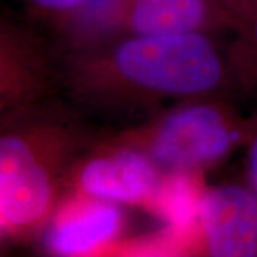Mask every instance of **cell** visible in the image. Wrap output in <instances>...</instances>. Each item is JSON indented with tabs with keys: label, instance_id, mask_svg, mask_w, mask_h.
<instances>
[{
	"label": "cell",
	"instance_id": "8",
	"mask_svg": "<svg viewBox=\"0 0 257 257\" xmlns=\"http://www.w3.org/2000/svg\"><path fill=\"white\" fill-rule=\"evenodd\" d=\"M117 32L182 35L229 32V15L220 0H114Z\"/></svg>",
	"mask_w": 257,
	"mask_h": 257
},
{
	"label": "cell",
	"instance_id": "6",
	"mask_svg": "<svg viewBox=\"0 0 257 257\" xmlns=\"http://www.w3.org/2000/svg\"><path fill=\"white\" fill-rule=\"evenodd\" d=\"M175 254L257 257V200L247 184L206 186L193 226L176 233Z\"/></svg>",
	"mask_w": 257,
	"mask_h": 257
},
{
	"label": "cell",
	"instance_id": "7",
	"mask_svg": "<svg viewBox=\"0 0 257 257\" xmlns=\"http://www.w3.org/2000/svg\"><path fill=\"white\" fill-rule=\"evenodd\" d=\"M123 229L120 204L69 193L40 236L49 254L99 256L114 253Z\"/></svg>",
	"mask_w": 257,
	"mask_h": 257
},
{
	"label": "cell",
	"instance_id": "5",
	"mask_svg": "<svg viewBox=\"0 0 257 257\" xmlns=\"http://www.w3.org/2000/svg\"><path fill=\"white\" fill-rule=\"evenodd\" d=\"M59 47L46 29L20 13L0 12V119L59 92Z\"/></svg>",
	"mask_w": 257,
	"mask_h": 257
},
{
	"label": "cell",
	"instance_id": "9",
	"mask_svg": "<svg viewBox=\"0 0 257 257\" xmlns=\"http://www.w3.org/2000/svg\"><path fill=\"white\" fill-rule=\"evenodd\" d=\"M229 15L230 66L239 92L257 94V0H220Z\"/></svg>",
	"mask_w": 257,
	"mask_h": 257
},
{
	"label": "cell",
	"instance_id": "10",
	"mask_svg": "<svg viewBox=\"0 0 257 257\" xmlns=\"http://www.w3.org/2000/svg\"><path fill=\"white\" fill-rule=\"evenodd\" d=\"M9 2L19 13L46 29L55 37L82 15L94 0H0Z\"/></svg>",
	"mask_w": 257,
	"mask_h": 257
},
{
	"label": "cell",
	"instance_id": "2",
	"mask_svg": "<svg viewBox=\"0 0 257 257\" xmlns=\"http://www.w3.org/2000/svg\"><path fill=\"white\" fill-rule=\"evenodd\" d=\"M104 132L60 93L0 119V230L42 234L67 194L72 170Z\"/></svg>",
	"mask_w": 257,
	"mask_h": 257
},
{
	"label": "cell",
	"instance_id": "3",
	"mask_svg": "<svg viewBox=\"0 0 257 257\" xmlns=\"http://www.w3.org/2000/svg\"><path fill=\"white\" fill-rule=\"evenodd\" d=\"M248 121L229 97H194L113 135L146 153L165 175H204L244 146Z\"/></svg>",
	"mask_w": 257,
	"mask_h": 257
},
{
	"label": "cell",
	"instance_id": "11",
	"mask_svg": "<svg viewBox=\"0 0 257 257\" xmlns=\"http://www.w3.org/2000/svg\"><path fill=\"white\" fill-rule=\"evenodd\" d=\"M248 119L247 139L243 146L246 150V184L257 200V109Z\"/></svg>",
	"mask_w": 257,
	"mask_h": 257
},
{
	"label": "cell",
	"instance_id": "4",
	"mask_svg": "<svg viewBox=\"0 0 257 257\" xmlns=\"http://www.w3.org/2000/svg\"><path fill=\"white\" fill-rule=\"evenodd\" d=\"M163 177L165 173L146 153L113 132H104L73 167L67 194L149 209Z\"/></svg>",
	"mask_w": 257,
	"mask_h": 257
},
{
	"label": "cell",
	"instance_id": "1",
	"mask_svg": "<svg viewBox=\"0 0 257 257\" xmlns=\"http://www.w3.org/2000/svg\"><path fill=\"white\" fill-rule=\"evenodd\" d=\"M57 66L60 94L89 117L146 119L177 101L239 92L227 47L207 33L92 37L59 47Z\"/></svg>",
	"mask_w": 257,
	"mask_h": 257
}]
</instances>
